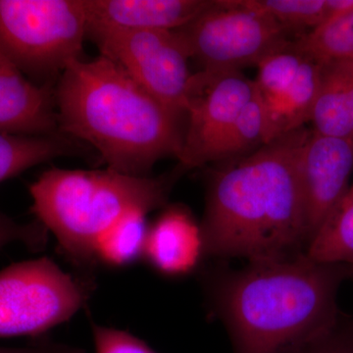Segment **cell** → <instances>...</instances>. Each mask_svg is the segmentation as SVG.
Here are the masks:
<instances>
[{
	"mask_svg": "<svg viewBox=\"0 0 353 353\" xmlns=\"http://www.w3.org/2000/svg\"><path fill=\"white\" fill-rule=\"evenodd\" d=\"M348 110H350V123H352L353 137V72L352 80H350V90H348Z\"/></svg>",
	"mask_w": 353,
	"mask_h": 353,
	"instance_id": "28",
	"label": "cell"
},
{
	"mask_svg": "<svg viewBox=\"0 0 353 353\" xmlns=\"http://www.w3.org/2000/svg\"><path fill=\"white\" fill-rule=\"evenodd\" d=\"M87 38L165 108L185 118L194 74L189 50L178 32L90 28Z\"/></svg>",
	"mask_w": 353,
	"mask_h": 353,
	"instance_id": "8",
	"label": "cell"
},
{
	"mask_svg": "<svg viewBox=\"0 0 353 353\" xmlns=\"http://www.w3.org/2000/svg\"><path fill=\"white\" fill-rule=\"evenodd\" d=\"M88 26L85 0H0V54L28 79L61 75L82 59Z\"/></svg>",
	"mask_w": 353,
	"mask_h": 353,
	"instance_id": "5",
	"label": "cell"
},
{
	"mask_svg": "<svg viewBox=\"0 0 353 353\" xmlns=\"http://www.w3.org/2000/svg\"><path fill=\"white\" fill-rule=\"evenodd\" d=\"M58 131L50 85L29 80L0 54V134L52 136Z\"/></svg>",
	"mask_w": 353,
	"mask_h": 353,
	"instance_id": "12",
	"label": "cell"
},
{
	"mask_svg": "<svg viewBox=\"0 0 353 353\" xmlns=\"http://www.w3.org/2000/svg\"><path fill=\"white\" fill-rule=\"evenodd\" d=\"M0 353H85L81 348L46 340L39 341L34 345L25 347H1Z\"/></svg>",
	"mask_w": 353,
	"mask_h": 353,
	"instance_id": "26",
	"label": "cell"
},
{
	"mask_svg": "<svg viewBox=\"0 0 353 353\" xmlns=\"http://www.w3.org/2000/svg\"><path fill=\"white\" fill-rule=\"evenodd\" d=\"M352 12L353 0H327V16L324 25Z\"/></svg>",
	"mask_w": 353,
	"mask_h": 353,
	"instance_id": "27",
	"label": "cell"
},
{
	"mask_svg": "<svg viewBox=\"0 0 353 353\" xmlns=\"http://www.w3.org/2000/svg\"><path fill=\"white\" fill-rule=\"evenodd\" d=\"M211 2V0H85L88 29L176 31L189 24Z\"/></svg>",
	"mask_w": 353,
	"mask_h": 353,
	"instance_id": "13",
	"label": "cell"
},
{
	"mask_svg": "<svg viewBox=\"0 0 353 353\" xmlns=\"http://www.w3.org/2000/svg\"><path fill=\"white\" fill-rule=\"evenodd\" d=\"M54 101L59 132L92 145L111 170L148 176L160 159L182 150L185 117L102 55L70 63Z\"/></svg>",
	"mask_w": 353,
	"mask_h": 353,
	"instance_id": "3",
	"label": "cell"
},
{
	"mask_svg": "<svg viewBox=\"0 0 353 353\" xmlns=\"http://www.w3.org/2000/svg\"><path fill=\"white\" fill-rule=\"evenodd\" d=\"M95 353H157L138 336L92 322Z\"/></svg>",
	"mask_w": 353,
	"mask_h": 353,
	"instance_id": "24",
	"label": "cell"
},
{
	"mask_svg": "<svg viewBox=\"0 0 353 353\" xmlns=\"http://www.w3.org/2000/svg\"><path fill=\"white\" fill-rule=\"evenodd\" d=\"M266 143V122L263 103L259 90L243 108L221 139L210 158L212 162H226L243 157L246 153Z\"/></svg>",
	"mask_w": 353,
	"mask_h": 353,
	"instance_id": "19",
	"label": "cell"
},
{
	"mask_svg": "<svg viewBox=\"0 0 353 353\" xmlns=\"http://www.w3.org/2000/svg\"><path fill=\"white\" fill-rule=\"evenodd\" d=\"M181 171L152 178L105 170L52 168L30 185L32 212L77 266L94 265L102 238L134 211L164 206Z\"/></svg>",
	"mask_w": 353,
	"mask_h": 353,
	"instance_id": "4",
	"label": "cell"
},
{
	"mask_svg": "<svg viewBox=\"0 0 353 353\" xmlns=\"http://www.w3.org/2000/svg\"><path fill=\"white\" fill-rule=\"evenodd\" d=\"M305 55L296 48L294 41L287 48L271 53L259 65L254 81L262 101H270L284 94L294 82Z\"/></svg>",
	"mask_w": 353,
	"mask_h": 353,
	"instance_id": "22",
	"label": "cell"
},
{
	"mask_svg": "<svg viewBox=\"0 0 353 353\" xmlns=\"http://www.w3.org/2000/svg\"><path fill=\"white\" fill-rule=\"evenodd\" d=\"M148 214L145 211H134L123 217L97 245L95 264L122 268L143 259Z\"/></svg>",
	"mask_w": 353,
	"mask_h": 353,
	"instance_id": "18",
	"label": "cell"
},
{
	"mask_svg": "<svg viewBox=\"0 0 353 353\" xmlns=\"http://www.w3.org/2000/svg\"><path fill=\"white\" fill-rule=\"evenodd\" d=\"M204 257L201 226L189 209L168 206L148 225L143 259L158 274L183 277L196 271Z\"/></svg>",
	"mask_w": 353,
	"mask_h": 353,
	"instance_id": "11",
	"label": "cell"
},
{
	"mask_svg": "<svg viewBox=\"0 0 353 353\" xmlns=\"http://www.w3.org/2000/svg\"><path fill=\"white\" fill-rule=\"evenodd\" d=\"M321 76L322 64L305 55L296 79L284 94L273 101H262L266 143L310 122Z\"/></svg>",
	"mask_w": 353,
	"mask_h": 353,
	"instance_id": "14",
	"label": "cell"
},
{
	"mask_svg": "<svg viewBox=\"0 0 353 353\" xmlns=\"http://www.w3.org/2000/svg\"><path fill=\"white\" fill-rule=\"evenodd\" d=\"M176 32L190 58L205 71H241L250 65L257 66L294 41L248 0H212L205 10Z\"/></svg>",
	"mask_w": 353,
	"mask_h": 353,
	"instance_id": "7",
	"label": "cell"
},
{
	"mask_svg": "<svg viewBox=\"0 0 353 353\" xmlns=\"http://www.w3.org/2000/svg\"><path fill=\"white\" fill-rule=\"evenodd\" d=\"M350 279L353 281V267H350Z\"/></svg>",
	"mask_w": 353,
	"mask_h": 353,
	"instance_id": "29",
	"label": "cell"
},
{
	"mask_svg": "<svg viewBox=\"0 0 353 353\" xmlns=\"http://www.w3.org/2000/svg\"><path fill=\"white\" fill-rule=\"evenodd\" d=\"M76 145L61 132L52 136L0 134V183L37 165L77 152Z\"/></svg>",
	"mask_w": 353,
	"mask_h": 353,
	"instance_id": "16",
	"label": "cell"
},
{
	"mask_svg": "<svg viewBox=\"0 0 353 353\" xmlns=\"http://www.w3.org/2000/svg\"><path fill=\"white\" fill-rule=\"evenodd\" d=\"M352 172L353 139L309 131L299 159L308 245L347 194Z\"/></svg>",
	"mask_w": 353,
	"mask_h": 353,
	"instance_id": "10",
	"label": "cell"
},
{
	"mask_svg": "<svg viewBox=\"0 0 353 353\" xmlns=\"http://www.w3.org/2000/svg\"><path fill=\"white\" fill-rule=\"evenodd\" d=\"M350 266L306 253L208 273L205 287L234 353H294L340 319Z\"/></svg>",
	"mask_w": 353,
	"mask_h": 353,
	"instance_id": "2",
	"label": "cell"
},
{
	"mask_svg": "<svg viewBox=\"0 0 353 353\" xmlns=\"http://www.w3.org/2000/svg\"><path fill=\"white\" fill-rule=\"evenodd\" d=\"M94 288L48 257L10 265L0 271V338L46 334L85 307Z\"/></svg>",
	"mask_w": 353,
	"mask_h": 353,
	"instance_id": "6",
	"label": "cell"
},
{
	"mask_svg": "<svg viewBox=\"0 0 353 353\" xmlns=\"http://www.w3.org/2000/svg\"><path fill=\"white\" fill-rule=\"evenodd\" d=\"M257 10L275 21L289 36L299 39L326 21L327 0H248Z\"/></svg>",
	"mask_w": 353,
	"mask_h": 353,
	"instance_id": "21",
	"label": "cell"
},
{
	"mask_svg": "<svg viewBox=\"0 0 353 353\" xmlns=\"http://www.w3.org/2000/svg\"><path fill=\"white\" fill-rule=\"evenodd\" d=\"M321 64V82L310 118L312 130L324 136L353 139L348 110L353 60Z\"/></svg>",
	"mask_w": 353,
	"mask_h": 353,
	"instance_id": "15",
	"label": "cell"
},
{
	"mask_svg": "<svg viewBox=\"0 0 353 353\" xmlns=\"http://www.w3.org/2000/svg\"><path fill=\"white\" fill-rule=\"evenodd\" d=\"M294 353H353V319L341 314L331 329Z\"/></svg>",
	"mask_w": 353,
	"mask_h": 353,
	"instance_id": "25",
	"label": "cell"
},
{
	"mask_svg": "<svg viewBox=\"0 0 353 353\" xmlns=\"http://www.w3.org/2000/svg\"><path fill=\"white\" fill-rule=\"evenodd\" d=\"M310 259L353 267V185L305 250Z\"/></svg>",
	"mask_w": 353,
	"mask_h": 353,
	"instance_id": "17",
	"label": "cell"
},
{
	"mask_svg": "<svg viewBox=\"0 0 353 353\" xmlns=\"http://www.w3.org/2000/svg\"><path fill=\"white\" fill-rule=\"evenodd\" d=\"M294 43L304 55L319 63L352 61L353 12L313 30Z\"/></svg>",
	"mask_w": 353,
	"mask_h": 353,
	"instance_id": "20",
	"label": "cell"
},
{
	"mask_svg": "<svg viewBox=\"0 0 353 353\" xmlns=\"http://www.w3.org/2000/svg\"><path fill=\"white\" fill-rule=\"evenodd\" d=\"M48 232L38 220L22 224L0 211V250L11 243H21L31 252L46 248Z\"/></svg>",
	"mask_w": 353,
	"mask_h": 353,
	"instance_id": "23",
	"label": "cell"
},
{
	"mask_svg": "<svg viewBox=\"0 0 353 353\" xmlns=\"http://www.w3.org/2000/svg\"><path fill=\"white\" fill-rule=\"evenodd\" d=\"M309 131L279 137L210 174L201 224L205 257L256 262L305 252L299 159Z\"/></svg>",
	"mask_w": 353,
	"mask_h": 353,
	"instance_id": "1",
	"label": "cell"
},
{
	"mask_svg": "<svg viewBox=\"0 0 353 353\" xmlns=\"http://www.w3.org/2000/svg\"><path fill=\"white\" fill-rule=\"evenodd\" d=\"M255 90L254 81L241 71L201 70L192 75L178 169L190 170L210 163L213 150Z\"/></svg>",
	"mask_w": 353,
	"mask_h": 353,
	"instance_id": "9",
	"label": "cell"
}]
</instances>
